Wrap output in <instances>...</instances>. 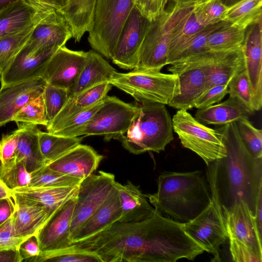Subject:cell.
I'll use <instances>...</instances> for the list:
<instances>
[{
    "label": "cell",
    "instance_id": "obj_24",
    "mask_svg": "<svg viewBox=\"0 0 262 262\" xmlns=\"http://www.w3.org/2000/svg\"><path fill=\"white\" fill-rule=\"evenodd\" d=\"M15 210L14 222L18 235L26 240L36 236L50 214L43 205L13 192Z\"/></svg>",
    "mask_w": 262,
    "mask_h": 262
},
{
    "label": "cell",
    "instance_id": "obj_46",
    "mask_svg": "<svg viewBox=\"0 0 262 262\" xmlns=\"http://www.w3.org/2000/svg\"><path fill=\"white\" fill-rule=\"evenodd\" d=\"M45 261L54 262H101L94 252L71 247L54 252L48 256Z\"/></svg>",
    "mask_w": 262,
    "mask_h": 262
},
{
    "label": "cell",
    "instance_id": "obj_51",
    "mask_svg": "<svg viewBox=\"0 0 262 262\" xmlns=\"http://www.w3.org/2000/svg\"><path fill=\"white\" fill-rule=\"evenodd\" d=\"M228 93V84L211 87L198 99L194 107L203 108L221 101Z\"/></svg>",
    "mask_w": 262,
    "mask_h": 262
},
{
    "label": "cell",
    "instance_id": "obj_39",
    "mask_svg": "<svg viewBox=\"0 0 262 262\" xmlns=\"http://www.w3.org/2000/svg\"><path fill=\"white\" fill-rule=\"evenodd\" d=\"M226 23L221 21L205 27L197 32L180 49L169 64H173L189 56L207 51L206 42L209 35Z\"/></svg>",
    "mask_w": 262,
    "mask_h": 262
},
{
    "label": "cell",
    "instance_id": "obj_26",
    "mask_svg": "<svg viewBox=\"0 0 262 262\" xmlns=\"http://www.w3.org/2000/svg\"><path fill=\"white\" fill-rule=\"evenodd\" d=\"M116 70L98 53L88 52L86 60L70 90V96L98 84L109 82Z\"/></svg>",
    "mask_w": 262,
    "mask_h": 262
},
{
    "label": "cell",
    "instance_id": "obj_47",
    "mask_svg": "<svg viewBox=\"0 0 262 262\" xmlns=\"http://www.w3.org/2000/svg\"><path fill=\"white\" fill-rule=\"evenodd\" d=\"M24 241L16 232L13 213L0 225V251H18L19 246Z\"/></svg>",
    "mask_w": 262,
    "mask_h": 262
},
{
    "label": "cell",
    "instance_id": "obj_12",
    "mask_svg": "<svg viewBox=\"0 0 262 262\" xmlns=\"http://www.w3.org/2000/svg\"><path fill=\"white\" fill-rule=\"evenodd\" d=\"M76 197L67 201L39 230L35 236L40 254L28 261H45L50 254L72 245L70 229Z\"/></svg>",
    "mask_w": 262,
    "mask_h": 262
},
{
    "label": "cell",
    "instance_id": "obj_4",
    "mask_svg": "<svg viewBox=\"0 0 262 262\" xmlns=\"http://www.w3.org/2000/svg\"><path fill=\"white\" fill-rule=\"evenodd\" d=\"M172 118L165 105L149 103L139 106L126 132L118 139L129 152L159 153L173 139Z\"/></svg>",
    "mask_w": 262,
    "mask_h": 262
},
{
    "label": "cell",
    "instance_id": "obj_38",
    "mask_svg": "<svg viewBox=\"0 0 262 262\" xmlns=\"http://www.w3.org/2000/svg\"><path fill=\"white\" fill-rule=\"evenodd\" d=\"M83 180L51 169L47 165L31 173L27 187H64L79 185Z\"/></svg>",
    "mask_w": 262,
    "mask_h": 262
},
{
    "label": "cell",
    "instance_id": "obj_55",
    "mask_svg": "<svg viewBox=\"0 0 262 262\" xmlns=\"http://www.w3.org/2000/svg\"><path fill=\"white\" fill-rule=\"evenodd\" d=\"M18 251H0V262H21Z\"/></svg>",
    "mask_w": 262,
    "mask_h": 262
},
{
    "label": "cell",
    "instance_id": "obj_8",
    "mask_svg": "<svg viewBox=\"0 0 262 262\" xmlns=\"http://www.w3.org/2000/svg\"><path fill=\"white\" fill-rule=\"evenodd\" d=\"M172 122L183 146L198 155L206 165L226 156V147L219 132L200 122L187 110H178Z\"/></svg>",
    "mask_w": 262,
    "mask_h": 262
},
{
    "label": "cell",
    "instance_id": "obj_28",
    "mask_svg": "<svg viewBox=\"0 0 262 262\" xmlns=\"http://www.w3.org/2000/svg\"><path fill=\"white\" fill-rule=\"evenodd\" d=\"M79 186L24 187L15 189L12 192L45 206L50 217L67 201L77 196Z\"/></svg>",
    "mask_w": 262,
    "mask_h": 262
},
{
    "label": "cell",
    "instance_id": "obj_42",
    "mask_svg": "<svg viewBox=\"0 0 262 262\" xmlns=\"http://www.w3.org/2000/svg\"><path fill=\"white\" fill-rule=\"evenodd\" d=\"M12 121L17 123L41 125L47 126L42 94L31 100L23 106L13 116Z\"/></svg>",
    "mask_w": 262,
    "mask_h": 262
},
{
    "label": "cell",
    "instance_id": "obj_11",
    "mask_svg": "<svg viewBox=\"0 0 262 262\" xmlns=\"http://www.w3.org/2000/svg\"><path fill=\"white\" fill-rule=\"evenodd\" d=\"M115 182L114 174L102 170L82 180L79 186L72 217L71 237L105 201Z\"/></svg>",
    "mask_w": 262,
    "mask_h": 262
},
{
    "label": "cell",
    "instance_id": "obj_7",
    "mask_svg": "<svg viewBox=\"0 0 262 262\" xmlns=\"http://www.w3.org/2000/svg\"><path fill=\"white\" fill-rule=\"evenodd\" d=\"M134 7V0H97L93 26L88 38L95 52L112 59Z\"/></svg>",
    "mask_w": 262,
    "mask_h": 262
},
{
    "label": "cell",
    "instance_id": "obj_14",
    "mask_svg": "<svg viewBox=\"0 0 262 262\" xmlns=\"http://www.w3.org/2000/svg\"><path fill=\"white\" fill-rule=\"evenodd\" d=\"M88 52L59 47L46 62L41 77L47 84L70 91L86 60Z\"/></svg>",
    "mask_w": 262,
    "mask_h": 262
},
{
    "label": "cell",
    "instance_id": "obj_44",
    "mask_svg": "<svg viewBox=\"0 0 262 262\" xmlns=\"http://www.w3.org/2000/svg\"><path fill=\"white\" fill-rule=\"evenodd\" d=\"M69 96L70 91L68 90L46 84L42 93V97L47 126L52 122L61 110Z\"/></svg>",
    "mask_w": 262,
    "mask_h": 262
},
{
    "label": "cell",
    "instance_id": "obj_25",
    "mask_svg": "<svg viewBox=\"0 0 262 262\" xmlns=\"http://www.w3.org/2000/svg\"><path fill=\"white\" fill-rule=\"evenodd\" d=\"M115 187L118 192L122 211L120 222H139L152 215L155 208L139 187L129 180L125 184L116 181Z\"/></svg>",
    "mask_w": 262,
    "mask_h": 262
},
{
    "label": "cell",
    "instance_id": "obj_5",
    "mask_svg": "<svg viewBox=\"0 0 262 262\" xmlns=\"http://www.w3.org/2000/svg\"><path fill=\"white\" fill-rule=\"evenodd\" d=\"M195 2H174L151 21L137 54L134 69L160 71L167 64L171 36L176 28L192 11Z\"/></svg>",
    "mask_w": 262,
    "mask_h": 262
},
{
    "label": "cell",
    "instance_id": "obj_20",
    "mask_svg": "<svg viewBox=\"0 0 262 262\" xmlns=\"http://www.w3.org/2000/svg\"><path fill=\"white\" fill-rule=\"evenodd\" d=\"M47 83L41 77L29 79L0 88V126L12 119L27 103L42 94Z\"/></svg>",
    "mask_w": 262,
    "mask_h": 262
},
{
    "label": "cell",
    "instance_id": "obj_23",
    "mask_svg": "<svg viewBox=\"0 0 262 262\" xmlns=\"http://www.w3.org/2000/svg\"><path fill=\"white\" fill-rule=\"evenodd\" d=\"M122 215L118 192L115 186L108 197L99 208L72 235V244L80 242L102 232Z\"/></svg>",
    "mask_w": 262,
    "mask_h": 262
},
{
    "label": "cell",
    "instance_id": "obj_48",
    "mask_svg": "<svg viewBox=\"0 0 262 262\" xmlns=\"http://www.w3.org/2000/svg\"><path fill=\"white\" fill-rule=\"evenodd\" d=\"M229 239V250L231 258L235 262H261L262 256L252 249L234 238Z\"/></svg>",
    "mask_w": 262,
    "mask_h": 262
},
{
    "label": "cell",
    "instance_id": "obj_40",
    "mask_svg": "<svg viewBox=\"0 0 262 262\" xmlns=\"http://www.w3.org/2000/svg\"><path fill=\"white\" fill-rule=\"evenodd\" d=\"M0 179L12 191L28 186L31 173L28 172L24 164L15 158L0 165Z\"/></svg>",
    "mask_w": 262,
    "mask_h": 262
},
{
    "label": "cell",
    "instance_id": "obj_32",
    "mask_svg": "<svg viewBox=\"0 0 262 262\" xmlns=\"http://www.w3.org/2000/svg\"><path fill=\"white\" fill-rule=\"evenodd\" d=\"M38 15L23 0L8 5L0 11V38L31 25Z\"/></svg>",
    "mask_w": 262,
    "mask_h": 262
},
{
    "label": "cell",
    "instance_id": "obj_49",
    "mask_svg": "<svg viewBox=\"0 0 262 262\" xmlns=\"http://www.w3.org/2000/svg\"><path fill=\"white\" fill-rule=\"evenodd\" d=\"M20 130L18 127L12 133L3 135L0 139V165L15 159Z\"/></svg>",
    "mask_w": 262,
    "mask_h": 262
},
{
    "label": "cell",
    "instance_id": "obj_3",
    "mask_svg": "<svg viewBox=\"0 0 262 262\" xmlns=\"http://www.w3.org/2000/svg\"><path fill=\"white\" fill-rule=\"evenodd\" d=\"M157 184L156 193L146 194L149 203L157 212L178 222L192 220L211 202L209 185L201 170L164 171Z\"/></svg>",
    "mask_w": 262,
    "mask_h": 262
},
{
    "label": "cell",
    "instance_id": "obj_60",
    "mask_svg": "<svg viewBox=\"0 0 262 262\" xmlns=\"http://www.w3.org/2000/svg\"><path fill=\"white\" fill-rule=\"evenodd\" d=\"M200 0H174V2L177 3H192L198 1Z\"/></svg>",
    "mask_w": 262,
    "mask_h": 262
},
{
    "label": "cell",
    "instance_id": "obj_29",
    "mask_svg": "<svg viewBox=\"0 0 262 262\" xmlns=\"http://www.w3.org/2000/svg\"><path fill=\"white\" fill-rule=\"evenodd\" d=\"M250 114L238 100L229 97L220 103L198 109L194 118L203 124L221 126L248 118Z\"/></svg>",
    "mask_w": 262,
    "mask_h": 262
},
{
    "label": "cell",
    "instance_id": "obj_34",
    "mask_svg": "<svg viewBox=\"0 0 262 262\" xmlns=\"http://www.w3.org/2000/svg\"><path fill=\"white\" fill-rule=\"evenodd\" d=\"M24 29L0 38V75L17 54L25 47L40 17Z\"/></svg>",
    "mask_w": 262,
    "mask_h": 262
},
{
    "label": "cell",
    "instance_id": "obj_10",
    "mask_svg": "<svg viewBox=\"0 0 262 262\" xmlns=\"http://www.w3.org/2000/svg\"><path fill=\"white\" fill-rule=\"evenodd\" d=\"M211 202L192 220L183 223L186 233L208 253L213 255L212 261H221L220 246L228 238L222 209L215 190L209 187Z\"/></svg>",
    "mask_w": 262,
    "mask_h": 262
},
{
    "label": "cell",
    "instance_id": "obj_2",
    "mask_svg": "<svg viewBox=\"0 0 262 262\" xmlns=\"http://www.w3.org/2000/svg\"><path fill=\"white\" fill-rule=\"evenodd\" d=\"M226 147V156L207 165L209 187L221 207L244 201L254 213L262 195V158L254 157L241 140L236 122L216 128Z\"/></svg>",
    "mask_w": 262,
    "mask_h": 262
},
{
    "label": "cell",
    "instance_id": "obj_52",
    "mask_svg": "<svg viewBox=\"0 0 262 262\" xmlns=\"http://www.w3.org/2000/svg\"><path fill=\"white\" fill-rule=\"evenodd\" d=\"M37 13H58L65 7L68 0H23Z\"/></svg>",
    "mask_w": 262,
    "mask_h": 262
},
{
    "label": "cell",
    "instance_id": "obj_43",
    "mask_svg": "<svg viewBox=\"0 0 262 262\" xmlns=\"http://www.w3.org/2000/svg\"><path fill=\"white\" fill-rule=\"evenodd\" d=\"M229 97L236 99L249 113L255 112L250 84L245 70L235 74L228 83Z\"/></svg>",
    "mask_w": 262,
    "mask_h": 262
},
{
    "label": "cell",
    "instance_id": "obj_27",
    "mask_svg": "<svg viewBox=\"0 0 262 262\" xmlns=\"http://www.w3.org/2000/svg\"><path fill=\"white\" fill-rule=\"evenodd\" d=\"M17 127L20 132L15 158L31 173L47 165L39 145V128L36 125L26 123H17Z\"/></svg>",
    "mask_w": 262,
    "mask_h": 262
},
{
    "label": "cell",
    "instance_id": "obj_53",
    "mask_svg": "<svg viewBox=\"0 0 262 262\" xmlns=\"http://www.w3.org/2000/svg\"><path fill=\"white\" fill-rule=\"evenodd\" d=\"M18 252L23 261H28L38 256L40 250L36 236H32L22 242L19 246Z\"/></svg>",
    "mask_w": 262,
    "mask_h": 262
},
{
    "label": "cell",
    "instance_id": "obj_54",
    "mask_svg": "<svg viewBox=\"0 0 262 262\" xmlns=\"http://www.w3.org/2000/svg\"><path fill=\"white\" fill-rule=\"evenodd\" d=\"M15 205L12 196L0 200V225L14 213Z\"/></svg>",
    "mask_w": 262,
    "mask_h": 262
},
{
    "label": "cell",
    "instance_id": "obj_30",
    "mask_svg": "<svg viewBox=\"0 0 262 262\" xmlns=\"http://www.w3.org/2000/svg\"><path fill=\"white\" fill-rule=\"evenodd\" d=\"M97 0H68L59 12L68 24L72 38L79 42L83 35L92 29Z\"/></svg>",
    "mask_w": 262,
    "mask_h": 262
},
{
    "label": "cell",
    "instance_id": "obj_15",
    "mask_svg": "<svg viewBox=\"0 0 262 262\" xmlns=\"http://www.w3.org/2000/svg\"><path fill=\"white\" fill-rule=\"evenodd\" d=\"M151 24L134 6L120 36L112 62L120 68L134 69L138 52Z\"/></svg>",
    "mask_w": 262,
    "mask_h": 262
},
{
    "label": "cell",
    "instance_id": "obj_1",
    "mask_svg": "<svg viewBox=\"0 0 262 262\" xmlns=\"http://www.w3.org/2000/svg\"><path fill=\"white\" fill-rule=\"evenodd\" d=\"M72 245L95 253L101 262H175L183 258L193 260L204 252L186 233L183 223L156 210L141 221H118L96 235Z\"/></svg>",
    "mask_w": 262,
    "mask_h": 262
},
{
    "label": "cell",
    "instance_id": "obj_16",
    "mask_svg": "<svg viewBox=\"0 0 262 262\" xmlns=\"http://www.w3.org/2000/svg\"><path fill=\"white\" fill-rule=\"evenodd\" d=\"M193 57L205 67V91L215 85L228 84L235 74L245 70L242 47L228 51H207Z\"/></svg>",
    "mask_w": 262,
    "mask_h": 262
},
{
    "label": "cell",
    "instance_id": "obj_61",
    "mask_svg": "<svg viewBox=\"0 0 262 262\" xmlns=\"http://www.w3.org/2000/svg\"><path fill=\"white\" fill-rule=\"evenodd\" d=\"M171 1H174V0H171Z\"/></svg>",
    "mask_w": 262,
    "mask_h": 262
},
{
    "label": "cell",
    "instance_id": "obj_36",
    "mask_svg": "<svg viewBox=\"0 0 262 262\" xmlns=\"http://www.w3.org/2000/svg\"><path fill=\"white\" fill-rule=\"evenodd\" d=\"M262 0H243L228 8L223 20L245 30L261 19Z\"/></svg>",
    "mask_w": 262,
    "mask_h": 262
},
{
    "label": "cell",
    "instance_id": "obj_17",
    "mask_svg": "<svg viewBox=\"0 0 262 262\" xmlns=\"http://www.w3.org/2000/svg\"><path fill=\"white\" fill-rule=\"evenodd\" d=\"M262 19L245 29L242 45L245 71L254 101L255 111L262 106Z\"/></svg>",
    "mask_w": 262,
    "mask_h": 262
},
{
    "label": "cell",
    "instance_id": "obj_9",
    "mask_svg": "<svg viewBox=\"0 0 262 262\" xmlns=\"http://www.w3.org/2000/svg\"><path fill=\"white\" fill-rule=\"evenodd\" d=\"M139 106L126 103L115 96H107L103 105L88 123L66 136L103 135L105 141L118 140L127 130Z\"/></svg>",
    "mask_w": 262,
    "mask_h": 262
},
{
    "label": "cell",
    "instance_id": "obj_22",
    "mask_svg": "<svg viewBox=\"0 0 262 262\" xmlns=\"http://www.w3.org/2000/svg\"><path fill=\"white\" fill-rule=\"evenodd\" d=\"M103 158L91 146L80 143L47 165L58 172L84 180L97 170Z\"/></svg>",
    "mask_w": 262,
    "mask_h": 262
},
{
    "label": "cell",
    "instance_id": "obj_33",
    "mask_svg": "<svg viewBox=\"0 0 262 262\" xmlns=\"http://www.w3.org/2000/svg\"><path fill=\"white\" fill-rule=\"evenodd\" d=\"M83 137L61 136L38 131V139L41 154L48 164L80 144Z\"/></svg>",
    "mask_w": 262,
    "mask_h": 262
},
{
    "label": "cell",
    "instance_id": "obj_41",
    "mask_svg": "<svg viewBox=\"0 0 262 262\" xmlns=\"http://www.w3.org/2000/svg\"><path fill=\"white\" fill-rule=\"evenodd\" d=\"M228 9L221 0H200L194 3L193 13L198 21L207 27L223 21Z\"/></svg>",
    "mask_w": 262,
    "mask_h": 262
},
{
    "label": "cell",
    "instance_id": "obj_59",
    "mask_svg": "<svg viewBox=\"0 0 262 262\" xmlns=\"http://www.w3.org/2000/svg\"><path fill=\"white\" fill-rule=\"evenodd\" d=\"M18 0H0V11L8 5Z\"/></svg>",
    "mask_w": 262,
    "mask_h": 262
},
{
    "label": "cell",
    "instance_id": "obj_21",
    "mask_svg": "<svg viewBox=\"0 0 262 262\" xmlns=\"http://www.w3.org/2000/svg\"><path fill=\"white\" fill-rule=\"evenodd\" d=\"M59 48L31 52L24 47L0 75L1 86L41 77L46 62Z\"/></svg>",
    "mask_w": 262,
    "mask_h": 262
},
{
    "label": "cell",
    "instance_id": "obj_18",
    "mask_svg": "<svg viewBox=\"0 0 262 262\" xmlns=\"http://www.w3.org/2000/svg\"><path fill=\"white\" fill-rule=\"evenodd\" d=\"M222 209L228 238L242 242L262 256V235L247 204L241 201L230 208Z\"/></svg>",
    "mask_w": 262,
    "mask_h": 262
},
{
    "label": "cell",
    "instance_id": "obj_56",
    "mask_svg": "<svg viewBox=\"0 0 262 262\" xmlns=\"http://www.w3.org/2000/svg\"><path fill=\"white\" fill-rule=\"evenodd\" d=\"M255 221L259 233L262 234V195L258 199L254 213Z\"/></svg>",
    "mask_w": 262,
    "mask_h": 262
},
{
    "label": "cell",
    "instance_id": "obj_45",
    "mask_svg": "<svg viewBox=\"0 0 262 262\" xmlns=\"http://www.w3.org/2000/svg\"><path fill=\"white\" fill-rule=\"evenodd\" d=\"M236 123L239 137L248 151L255 158H262L261 129L255 127L248 118Z\"/></svg>",
    "mask_w": 262,
    "mask_h": 262
},
{
    "label": "cell",
    "instance_id": "obj_6",
    "mask_svg": "<svg viewBox=\"0 0 262 262\" xmlns=\"http://www.w3.org/2000/svg\"><path fill=\"white\" fill-rule=\"evenodd\" d=\"M108 82L130 95L141 105H168L179 93L178 76L158 71L133 69L125 73L117 71Z\"/></svg>",
    "mask_w": 262,
    "mask_h": 262
},
{
    "label": "cell",
    "instance_id": "obj_50",
    "mask_svg": "<svg viewBox=\"0 0 262 262\" xmlns=\"http://www.w3.org/2000/svg\"><path fill=\"white\" fill-rule=\"evenodd\" d=\"M168 1L134 0V5L143 16L152 21L165 11Z\"/></svg>",
    "mask_w": 262,
    "mask_h": 262
},
{
    "label": "cell",
    "instance_id": "obj_19",
    "mask_svg": "<svg viewBox=\"0 0 262 262\" xmlns=\"http://www.w3.org/2000/svg\"><path fill=\"white\" fill-rule=\"evenodd\" d=\"M72 38L71 29L60 13L43 14L39 19L25 48L31 52L51 47H60Z\"/></svg>",
    "mask_w": 262,
    "mask_h": 262
},
{
    "label": "cell",
    "instance_id": "obj_58",
    "mask_svg": "<svg viewBox=\"0 0 262 262\" xmlns=\"http://www.w3.org/2000/svg\"><path fill=\"white\" fill-rule=\"evenodd\" d=\"M243 0H221V2L227 8H229Z\"/></svg>",
    "mask_w": 262,
    "mask_h": 262
},
{
    "label": "cell",
    "instance_id": "obj_35",
    "mask_svg": "<svg viewBox=\"0 0 262 262\" xmlns=\"http://www.w3.org/2000/svg\"><path fill=\"white\" fill-rule=\"evenodd\" d=\"M245 30L226 23L208 36L206 48L208 51H228L242 47Z\"/></svg>",
    "mask_w": 262,
    "mask_h": 262
},
{
    "label": "cell",
    "instance_id": "obj_31",
    "mask_svg": "<svg viewBox=\"0 0 262 262\" xmlns=\"http://www.w3.org/2000/svg\"><path fill=\"white\" fill-rule=\"evenodd\" d=\"M112 87V85L108 82H104L76 95H70L61 110L46 127L54 125L103 100L107 96Z\"/></svg>",
    "mask_w": 262,
    "mask_h": 262
},
{
    "label": "cell",
    "instance_id": "obj_37",
    "mask_svg": "<svg viewBox=\"0 0 262 262\" xmlns=\"http://www.w3.org/2000/svg\"><path fill=\"white\" fill-rule=\"evenodd\" d=\"M194 8V7H193ZM204 27L192 11L176 28L170 39L168 51L167 64L185 42Z\"/></svg>",
    "mask_w": 262,
    "mask_h": 262
},
{
    "label": "cell",
    "instance_id": "obj_13",
    "mask_svg": "<svg viewBox=\"0 0 262 262\" xmlns=\"http://www.w3.org/2000/svg\"><path fill=\"white\" fill-rule=\"evenodd\" d=\"M179 78V93L168 105L179 110L194 107L198 99L205 91L207 76L204 65L190 59L178 61L167 69Z\"/></svg>",
    "mask_w": 262,
    "mask_h": 262
},
{
    "label": "cell",
    "instance_id": "obj_57",
    "mask_svg": "<svg viewBox=\"0 0 262 262\" xmlns=\"http://www.w3.org/2000/svg\"><path fill=\"white\" fill-rule=\"evenodd\" d=\"M12 195V191L0 179V200L10 198Z\"/></svg>",
    "mask_w": 262,
    "mask_h": 262
}]
</instances>
